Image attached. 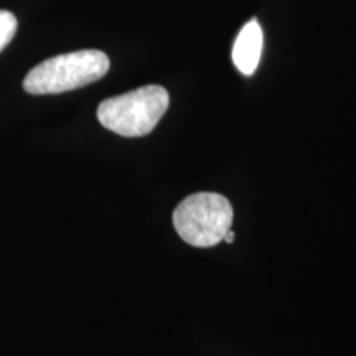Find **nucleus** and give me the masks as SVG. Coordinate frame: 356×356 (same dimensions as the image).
<instances>
[{"instance_id":"2","label":"nucleus","mask_w":356,"mask_h":356,"mask_svg":"<svg viewBox=\"0 0 356 356\" xmlns=\"http://www.w3.org/2000/svg\"><path fill=\"white\" fill-rule=\"evenodd\" d=\"M168 104L170 97L167 89L150 84L102 101L97 108V119L119 136L142 137L154 131L167 113Z\"/></svg>"},{"instance_id":"3","label":"nucleus","mask_w":356,"mask_h":356,"mask_svg":"<svg viewBox=\"0 0 356 356\" xmlns=\"http://www.w3.org/2000/svg\"><path fill=\"white\" fill-rule=\"evenodd\" d=\"M233 225V207L220 193L202 191L186 197L173 211V226L186 244L211 248L220 244Z\"/></svg>"},{"instance_id":"4","label":"nucleus","mask_w":356,"mask_h":356,"mask_svg":"<svg viewBox=\"0 0 356 356\" xmlns=\"http://www.w3.org/2000/svg\"><path fill=\"white\" fill-rule=\"evenodd\" d=\"M262 44H264L262 29L259 22L252 19L243 26L233 47V61L244 76L256 73L262 55Z\"/></svg>"},{"instance_id":"1","label":"nucleus","mask_w":356,"mask_h":356,"mask_svg":"<svg viewBox=\"0 0 356 356\" xmlns=\"http://www.w3.org/2000/svg\"><path fill=\"white\" fill-rule=\"evenodd\" d=\"M109 58L99 50H79L53 56L26 74L24 89L29 95H61L88 86L106 76Z\"/></svg>"},{"instance_id":"6","label":"nucleus","mask_w":356,"mask_h":356,"mask_svg":"<svg viewBox=\"0 0 356 356\" xmlns=\"http://www.w3.org/2000/svg\"><path fill=\"white\" fill-rule=\"evenodd\" d=\"M222 241H226L228 244H233L234 243V231H228V234L225 236V239H222Z\"/></svg>"},{"instance_id":"5","label":"nucleus","mask_w":356,"mask_h":356,"mask_svg":"<svg viewBox=\"0 0 356 356\" xmlns=\"http://www.w3.org/2000/svg\"><path fill=\"white\" fill-rule=\"evenodd\" d=\"M17 25V17L12 12L0 10V51L15 37Z\"/></svg>"}]
</instances>
